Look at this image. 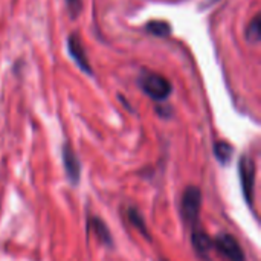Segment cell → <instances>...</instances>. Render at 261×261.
<instances>
[{
  "mask_svg": "<svg viewBox=\"0 0 261 261\" xmlns=\"http://www.w3.org/2000/svg\"><path fill=\"white\" fill-rule=\"evenodd\" d=\"M138 83L142 92L158 102H164L173 93L171 83L156 72H142Z\"/></svg>",
  "mask_w": 261,
  "mask_h": 261,
  "instance_id": "6da1fadb",
  "label": "cell"
},
{
  "mask_svg": "<svg viewBox=\"0 0 261 261\" xmlns=\"http://www.w3.org/2000/svg\"><path fill=\"white\" fill-rule=\"evenodd\" d=\"M202 190L199 187L190 185L185 188L180 200V216L185 225L191 229L196 225H200V210H202Z\"/></svg>",
  "mask_w": 261,
  "mask_h": 261,
  "instance_id": "7a4b0ae2",
  "label": "cell"
},
{
  "mask_svg": "<svg viewBox=\"0 0 261 261\" xmlns=\"http://www.w3.org/2000/svg\"><path fill=\"white\" fill-rule=\"evenodd\" d=\"M255 162L248 154H243L239 159V176L242 185V194L246 200V205L254 213V200H255Z\"/></svg>",
  "mask_w": 261,
  "mask_h": 261,
  "instance_id": "3957f363",
  "label": "cell"
},
{
  "mask_svg": "<svg viewBox=\"0 0 261 261\" xmlns=\"http://www.w3.org/2000/svg\"><path fill=\"white\" fill-rule=\"evenodd\" d=\"M214 251L228 261H246V254L232 234H219L214 239Z\"/></svg>",
  "mask_w": 261,
  "mask_h": 261,
  "instance_id": "277c9868",
  "label": "cell"
},
{
  "mask_svg": "<svg viewBox=\"0 0 261 261\" xmlns=\"http://www.w3.org/2000/svg\"><path fill=\"white\" fill-rule=\"evenodd\" d=\"M191 246L200 261H211V252L214 251V240L203 231L200 225L191 228Z\"/></svg>",
  "mask_w": 261,
  "mask_h": 261,
  "instance_id": "5b68a950",
  "label": "cell"
},
{
  "mask_svg": "<svg viewBox=\"0 0 261 261\" xmlns=\"http://www.w3.org/2000/svg\"><path fill=\"white\" fill-rule=\"evenodd\" d=\"M61 159H63V167H64V173H66L69 184L72 187H76L80 184V179H81V162H80V158L76 156V153L73 151V148L70 147L69 142L63 144Z\"/></svg>",
  "mask_w": 261,
  "mask_h": 261,
  "instance_id": "8992f818",
  "label": "cell"
},
{
  "mask_svg": "<svg viewBox=\"0 0 261 261\" xmlns=\"http://www.w3.org/2000/svg\"><path fill=\"white\" fill-rule=\"evenodd\" d=\"M67 50H69V55L72 57V60L75 61V64L87 75H93V69L90 66V61H89V57H87V52L83 46V41L81 38L78 37V34H70L67 37Z\"/></svg>",
  "mask_w": 261,
  "mask_h": 261,
  "instance_id": "52a82bcc",
  "label": "cell"
},
{
  "mask_svg": "<svg viewBox=\"0 0 261 261\" xmlns=\"http://www.w3.org/2000/svg\"><path fill=\"white\" fill-rule=\"evenodd\" d=\"M87 231L92 232L98 242L109 248V249H113L115 243H113V239H112V234H110V229L109 226L106 225V222L101 219V217H96V216H89L87 217Z\"/></svg>",
  "mask_w": 261,
  "mask_h": 261,
  "instance_id": "ba28073f",
  "label": "cell"
},
{
  "mask_svg": "<svg viewBox=\"0 0 261 261\" xmlns=\"http://www.w3.org/2000/svg\"><path fill=\"white\" fill-rule=\"evenodd\" d=\"M125 214H127L128 222H130L142 236H144V239H147V240L150 242V240H151V236H150V231H148V228H147V223H145V220H144L141 211H139L138 208H135V206H128L127 211H125Z\"/></svg>",
  "mask_w": 261,
  "mask_h": 261,
  "instance_id": "9c48e42d",
  "label": "cell"
},
{
  "mask_svg": "<svg viewBox=\"0 0 261 261\" xmlns=\"http://www.w3.org/2000/svg\"><path fill=\"white\" fill-rule=\"evenodd\" d=\"M214 156L222 165H228L234 156V147L226 141H217L214 142Z\"/></svg>",
  "mask_w": 261,
  "mask_h": 261,
  "instance_id": "30bf717a",
  "label": "cell"
},
{
  "mask_svg": "<svg viewBox=\"0 0 261 261\" xmlns=\"http://www.w3.org/2000/svg\"><path fill=\"white\" fill-rule=\"evenodd\" d=\"M145 29H147V32H150L151 35L159 37V38L170 37V35H171V31H173V28L170 26V23L162 21V20H151V21H148L147 26H145Z\"/></svg>",
  "mask_w": 261,
  "mask_h": 261,
  "instance_id": "8fae6325",
  "label": "cell"
},
{
  "mask_svg": "<svg viewBox=\"0 0 261 261\" xmlns=\"http://www.w3.org/2000/svg\"><path fill=\"white\" fill-rule=\"evenodd\" d=\"M246 38H248L249 43H258V41H260V15H255L254 20L249 23V26H248V29H246Z\"/></svg>",
  "mask_w": 261,
  "mask_h": 261,
  "instance_id": "7c38bea8",
  "label": "cell"
},
{
  "mask_svg": "<svg viewBox=\"0 0 261 261\" xmlns=\"http://www.w3.org/2000/svg\"><path fill=\"white\" fill-rule=\"evenodd\" d=\"M64 3H66V8H67L70 17L76 18L83 9V0H64Z\"/></svg>",
  "mask_w": 261,
  "mask_h": 261,
  "instance_id": "4fadbf2b",
  "label": "cell"
},
{
  "mask_svg": "<svg viewBox=\"0 0 261 261\" xmlns=\"http://www.w3.org/2000/svg\"><path fill=\"white\" fill-rule=\"evenodd\" d=\"M214 2H217V0H214Z\"/></svg>",
  "mask_w": 261,
  "mask_h": 261,
  "instance_id": "5bb4252c",
  "label": "cell"
}]
</instances>
